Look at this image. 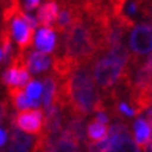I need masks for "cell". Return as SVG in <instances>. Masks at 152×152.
<instances>
[{
	"instance_id": "obj_1",
	"label": "cell",
	"mask_w": 152,
	"mask_h": 152,
	"mask_svg": "<svg viewBox=\"0 0 152 152\" xmlns=\"http://www.w3.org/2000/svg\"><path fill=\"white\" fill-rule=\"evenodd\" d=\"M56 103L81 117L106 112L102 95L92 78L91 64L75 66L66 78L59 80Z\"/></svg>"
},
{
	"instance_id": "obj_2",
	"label": "cell",
	"mask_w": 152,
	"mask_h": 152,
	"mask_svg": "<svg viewBox=\"0 0 152 152\" xmlns=\"http://www.w3.org/2000/svg\"><path fill=\"white\" fill-rule=\"evenodd\" d=\"M83 11V10H81ZM106 28L81 15L64 32V56L74 64H91V61L105 48Z\"/></svg>"
},
{
	"instance_id": "obj_3",
	"label": "cell",
	"mask_w": 152,
	"mask_h": 152,
	"mask_svg": "<svg viewBox=\"0 0 152 152\" xmlns=\"http://www.w3.org/2000/svg\"><path fill=\"white\" fill-rule=\"evenodd\" d=\"M129 50L131 55L130 61L137 64L151 56L152 49V27L149 21L135 24L131 28L129 37Z\"/></svg>"
},
{
	"instance_id": "obj_4",
	"label": "cell",
	"mask_w": 152,
	"mask_h": 152,
	"mask_svg": "<svg viewBox=\"0 0 152 152\" xmlns=\"http://www.w3.org/2000/svg\"><path fill=\"white\" fill-rule=\"evenodd\" d=\"M7 24L10 27L11 38H14V41L18 46V52L25 53L28 50V48L32 46L34 43L35 28L28 25L27 20H25V11L21 9V6L14 10L13 15L10 17Z\"/></svg>"
},
{
	"instance_id": "obj_5",
	"label": "cell",
	"mask_w": 152,
	"mask_h": 152,
	"mask_svg": "<svg viewBox=\"0 0 152 152\" xmlns=\"http://www.w3.org/2000/svg\"><path fill=\"white\" fill-rule=\"evenodd\" d=\"M107 131L112 137V144L106 152H141L133 138L130 126L124 120H116L109 126Z\"/></svg>"
},
{
	"instance_id": "obj_6",
	"label": "cell",
	"mask_w": 152,
	"mask_h": 152,
	"mask_svg": "<svg viewBox=\"0 0 152 152\" xmlns=\"http://www.w3.org/2000/svg\"><path fill=\"white\" fill-rule=\"evenodd\" d=\"M24 56L25 53H21V52L15 53V55L13 53L9 67L1 75V81L7 87V89L9 88H25V85L31 80V75L25 67Z\"/></svg>"
},
{
	"instance_id": "obj_7",
	"label": "cell",
	"mask_w": 152,
	"mask_h": 152,
	"mask_svg": "<svg viewBox=\"0 0 152 152\" xmlns=\"http://www.w3.org/2000/svg\"><path fill=\"white\" fill-rule=\"evenodd\" d=\"M10 121L11 124H14L24 133L31 134V135H39L45 124V115H43V110L38 107L24 109L11 116Z\"/></svg>"
},
{
	"instance_id": "obj_8",
	"label": "cell",
	"mask_w": 152,
	"mask_h": 152,
	"mask_svg": "<svg viewBox=\"0 0 152 152\" xmlns=\"http://www.w3.org/2000/svg\"><path fill=\"white\" fill-rule=\"evenodd\" d=\"M7 141L3 147H0V152H34L37 145V135H31L18 130L9 120L7 129Z\"/></svg>"
},
{
	"instance_id": "obj_9",
	"label": "cell",
	"mask_w": 152,
	"mask_h": 152,
	"mask_svg": "<svg viewBox=\"0 0 152 152\" xmlns=\"http://www.w3.org/2000/svg\"><path fill=\"white\" fill-rule=\"evenodd\" d=\"M151 109L147 112L145 117H137L134 121V141L140 149H145L151 145Z\"/></svg>"
},
{
	"instance_id": "obj_10",
	"label": "cell",
	"mask_w": 152,
	"mask_h": 152,
	"mask_svg": "<svg viewBox=\"0 0 152 152\" xmlns=\"http://www.w3.org/2000/svg\"><path fill=\"white\" fill-rule=\"evenodd\" d=\"M24 61H25V67H27L28 73L32 74H39L46 71L50 67L52 63V57L48 56L46 53H42V52H28L24 56Z\"/></svg>"
},
{
	"instance_id": "obj_11",
	"label": "cell",
	"mask_w": 152,
	"mask_h": 152,
	"mask_svg": "<svg viewBox=\"0 0 152 152\" xmlns=\"http://www.w3.org/2000/svg\"><path fill=\"white\" fill-rule=\"evenodd\" d=\"M34 43L37 46L38 52L42 53H52L56 49L57 37L53 28H41L37 32V37L34 38Z\"/></svg>"
},
{
	"instance_id": "obj_12",
	"label": "cell",
	"mask_w": 152,
	"mask_h": 152,
	"mask_svg": "<svg viewBox=\"0 0 152 152\" xmlns=\"http://www.w3.org/2000/svg\"><path fill=\"white\" fill-rule=\"evenodd\" d=\"M57 14H59V4L55 0L46 1L38 10V15L35 18L37 24L42 28H53L57 20Z\"/></svg>"
},
{
	"instance_id": "obj_13",
	"label": "cell",
	"mask_w": 152,
	"mask_h": 152,
	"mask_svg": "<svg viewBox=\"0 0 152 152\" xmlns=\"http://www.w3.org/2000/svg\"><path fill=\"white\" fill-rule=\"evenodd\" d=\"M84 142L78 141L77 138H74L73 135H70L69 133H66L64 130L61 131L57 141H56L48 152H83L84 149Z\"/></svg>"
},
{
	"instance_id": "obj_14",
	"label": "cell",
	"mask_w": 152,
	"mask_h": 152,
	"mask_svg": "<svg viewBox=\"0 0 152 152\" xmlns=\"http://www.w3.org/2000/svg\"><path fill=\"white\" fill-rule=\"evenodd\" d=\"M9 98L13 106L17 110H24V109H32V107H38V103H35L34 101H31L29 98L25 95L24 88H9Z\"/></svg>"
},
{
	"instance_id": "obj_15",
	"label": "cell",
	"mask_w": 152,
	"mask_h": 152,
	"mask_svg": "<svg viewBox=\"0 0 152 152\" xmlns=\"http://www.w3.org/2000/svg\"><path fill=\"white\" fill-rule=\"evenodd\" d=\"M107 130H109V126L103 124V123H99L94 119L87 127V141H92V142H96V141H101L107 135Z\"/></svg>"
},
{
	"instance_id": "obj_16",
	"label": "cell",
	"mask_w": 152,
	"mask_h": 152,
	"mask_svg": "<svg viewBox=\"0 0 152 152\" xmlns=\"http://www.w3.org/2000/svg\"><path fill=\"white\" fill-rule=\"evenodd\" d=\"M25 95H27L31 101H34L35 103L41 105V96H42V81H37V80H29V83L25 85L24 88Z\"/></svg>"
},
{
	"instance_id": "obj_17",
	"label": "cell",
	"mask_w": 152,
	"mask_h": 152,
	"mask_svg": "<svg viewBox=\"0 0 152 152\" xmlns=\"http://www.w3.org/2000/svg\"><path fill=\"white\" fill-rule=\"evenodd\" d=\"M126 0H107V4H109V9H110V13L113 17H117L120 13H121V9H123V4H124Z\"/></svg>"
},
{
	"instance_id": "obj_18",
	"label": "cell",
	"mask_w": 152,
	"mask_h": 152,
	"mask_svg": "<svg viewBox=\"0 0 152 152\" xmlns=\"http://www.w3.org/2000/svg\"><path fill=\"white\" fill-rule=\"evenodd\" d=\"M39 3H41V0H25L24 9H25V11H34L38 9Z\"/></svg>"
},
{
	"instance_id": "obj_19",
	"label": "cell",
	"mask_w": 152,
	"mask_h": 152,
	"mask_svg": "<svg viewBox=\"0 0 152 152\" xmlns=\"http://www.w3.org/2000/svg\"><path fill=\"white\" fill-rule=\"evenodd\" d=\"M7 137H9V134H7V129H3L1 126H0V147H3L7 141Z\"/></svg>"
},
{
	"instance_id": "obj_20",
	"label": "cell",
	"mask_w": 152,
	"mask_h": 152,
	"mask_svg": "<svg viewBox=\"0 0 152 152\" xmlns=\"http://www.w3.org/2000/svg\"><path fill=\"white\" fill-rule=\"evenodd\" d=\"M1 60H3V53H1V49H0V63H1Z\"/></svg>"
},
{
	"instance_id": "obj_21",
	"label": "cell",
	"mask_w": 152,
	"mask_h": 152,
	"mask_svg": "<svg viewBox=\"0 0 152 152\" xmlns=\"http://www.w3.org/2000/svg\"><path fill=\"white\" fill-rule=\"evenodd\" d=\"M49 1H50V0H49Z\"/></svg>"
}]
</instances>
